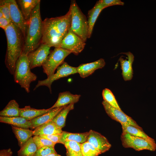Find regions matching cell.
Segmentation results:
<instances>
[{
	"instance_id": "obj_1",
	"label": "cell",
	"mask_w": 156,
	"mask_h": 156,
	"mask_svg": "<svg viewBox=\"0 0 156 156\" xmlns=\"http://www.w3.org/2000/svg\"><path fill=\"white\" fill-rule=\"evenodd\" d=\"M71 10L70 7L64 15L46 18L42 22V37L41 43L50 47H60L61 42L71 28Z\"/></svg>"
},
{
	"instance_id": "obj_2",
	"label": "cell",
	"mask_w": 156,
	"mask_h": 156,
	"mask_svg": "<svg viewBox=\"0 0 156 156\" xmlns=\"http://www.w3.org/2000/svg\"><path fill=\"white\" fill-rule=\"evenodd\" d=\"M7 40L5 64L13 75L16 63L22 53L25 38L21 30L12 22L4 30Z\"/></svg>"
},
{
	"instance_id": "obj_3",
	"label": "cell",
	"mask_w": 156,
	"mask_h": 156,
	"mask_svg": "<svg viewBox=\"0 0 156 156\" xmlns=\"http://www.w3.org/2000/svg\"><path fill=\"white\" fill-rule=\"evenodd\" d=\"M40 1L33 10L27 23L25 38L22 53L27 55L38 48L41 44L42 22Z\"/></svg>"
},
{
	"instance_id": "obj_4",
	"label": "cell",
	"mask_w": 156,
	"mask_h": 156,
	"mask_svg": "<svg viewBox=\"0 0 156 156\" xmlns=\"http://www.w3.org/2000/svg\"><path fill=\"white\" fill-rule=\"evenodd\" d=\"M31 69L27 55L22 53L16 63L13 75L15 82L28 93L30 91V83L37 79Z\"/></svg>"
},
{
	"instance_id": "obj_5",
	"label": "cell",
	"mask_w": 156,
	"mask_h": 156,
	"mask_svg": "<svg viewBox=\"0 0 156 156\" xmlns=\"http://www.w3.org/2000/svg\"><path fill=\"white\" fill-rule=\"evenodd\" d=\"M70 7L71 10V29L85 42L88 38L89 27L87 18L75 1H72Z\"/></svg>"
},
{
	"instance_id": "obj_6",
	"label": "cell",
	"mask_w": 156,
	"mask_h": 156,
	"mask_svg": "<svg viewBox=\"0 0 156 156\" xmlns=\"http://www.w3.org/2000/svg\"><path fill=\"white\" fill-rule=\"evenodd\" d=\"M71 51L61 47L55 48L49 54L47 60L42 66L43 72L47 78L54 73L56 68L64 61Z\"/></svg>"
},
{
	"instance_id": "obj_7",
	"label": "cell",
	"mask_w": 156,
	"mask_h": 156,
	"mask_svg": "<svg viewBox=\"0 0 156 156\" xmlns=\"http://www.w3.org/2000/svg\"><path fill=\"white\" fill-rule=\"evenodd\" d=\"M121 139L122 145L125 148H132L138 151L144 150L154 151L156 149V143L129 133H122Z\"/></svg>"
},
{
	"instance_id": "obj_8",
	"label": "cell",
	"mask_w": 156,
	"mask_h": 156,
	"mask_svg": "<svg viewBox=\"0 0 156 156\" xmlns=\"http://www.w3.org/2000/svg\"><path fill=\"white\" fill-rule=\"evenodd\" d=\"M77 73V67L72 66L66 62H64L57 68V72L45 79L39 80L34 89L36 90L40 86H45L48 87L51 93V85L53 82L61 78Z\"/></svg>"
},
{
	"instance_id": "obj_9",
	"label": "cell",
	"mask_w": 156,
	"mask_h": 156,
	"mask_svg": "<svg viewBox=\"0 0 156 156\" xmlns=\"http://www.w3.org/2000/svg\"><path fill=\"white\" fill-rule=\"evenodd\" d=\"M86 43L79 36L73 32L70 29L61 41L60 47L67 50L78 55L84 49Z\"/></svg>"
},
{
	"instance_id": "obj_10",
	"label": "cell",
	"mask_w": 156,
	"mask_h": 156,
	"mask_svg": "<svg viewBox=\"0 0 156 156\" xmlns=\"http://www.w3.org/2000/svg\"><path fill=\"white\" fill-rule=\"evenodd\" d=\"M51 47L46 44L41 43L36 50L28 54L31 69L42 66L50 53Z\"/></svg>"
},
{
	"instance_id": "obj_11",
	"label": "cell",
	"mask_w": 156,
	"mask_h": 156,
	"mask_svg": "<svg viewBox=\"0 0 156 156\" xmlns=\"http://www.w3.org/2000/svg\"><path fill=\"white\" fill-rule=\"evenodd\" d=\"M102 104L106 113L112 119L121 123L133 126L143 130L142 129L133 119L122 111L114 108L103 100Z\"/></svg>"
},
{
	"instance_id": "obj_12",
	"label": "cell",
	"mask_w": 156,
	"mask_h": 156,
	"mask_svg": "<svg viewBox=\"0 0 156 156\" xmlns=\"http://www.w3.org/2000/svg\"><path fill=\"white\" fill-rule=\"evenodd\" d=\"M10 16L12 21L22 32L25 40L27 27V22L15 0H9Z\"/></svg>"
},
{
	"instance_id": "obj_13",
	"label": "cell",
	"mask_w": 156,
	"mask_h": 156,
	"mask_svg": "<svg viewBox=\"0 0 156 156\" xmlns=\"http://www.w3.org/2000/svg\"><path fill=\"white\" fill-rule=\"evenodd\" d=\"M86 141L90 143L102 153L108 151L111 146L107 139L100 133L90 130Z\"/></svg>"
},
{
	"instance_id": "obj_14",
	"label": "cell",
	"mask_w": 156,
	"mask_h": 156,
	"mask_svg": "<svg viewBox=\"0 0 156 156\" xmlns=\"http://www.w3.org/2000/svg\"><path fill=\"white\" fill-rule=\"evenodd\" d=\"M105 64L104 59H100L93 62L82 64L77 67V73L82 78L92 75L95 70L103 68Z\"/></svg>"
},
{
	"instance_id": "obj_15",
	"label": "cell",
	"mask_w": 156,
	"mask_h": 156,
	"mask_svg": "<svg viewBox=\"0 0 156 156\" xmlns=\"http://www.w3.org/2000/svg\"><path fill=\"white\" fill-rule=\"evenodd\" d=\"M123 53L127 56L128 59H124L121 56L119 59L122 70V75L125 81H129L132 79L133 76L132 65L134 57L130 52Z\"/></svg>"
},
{
	"instance_id": "obj_16",
	"label": "cell",
	"mask_w": 156,
	"mask_h": 156,
	"mask_svg": "<svg viewBox=\"0 0 156 156\" xmlns=\"http://www.w3.org/2000/svg\"><path fill=\"white\" fill-rule=\"evenodd\" d=\"M52 120H50L35 129L33 131L34 135L59 134L63 131Z\"/></svg>"
},
{
	"instance_id": "obj_17",
	"label": "cell",
	"mask_w": 156,
	"mask_h": 156,
	"mask_svg": "<svg viewBox=\"0 0 156 156\" xmlns=\"http://www.w3.org/2000/svg\"><path fill=\"white\" fill-rule=\"evenodd\" d=\"M79 94H73L69 91H65L59 93L58 99L54 105L50 109L64 106L70 104L77 102L80 97Z\"/></svg>"
},
{
	"instance_id": "obj_18",
	"label": "cell",
	"mask_w": 156,
	"mask_h": 156,
	"mask_svg": "<svg viewBox=\"0 0 156 156\" xmlns=\"http://www.w3.org/2000/svg\"><path fill=\"white\" fill-rule=\"evenodd\" d=\"M65 106L55 108L48 113L31 120H30L31 124L30 129H34L52 120Z\"/></svg>"
},
{
	"instance_id": "obj_19",
	"label": "cell",
	"mask_w": 156,
	"mask_h": 156,
	"mask_svg": "<svg viewBox=\"0 0 156 156\" xmlns=\"http://www.w3.org/2000/svg\"><path fill=\"white\" fill-rule=\"evenodd\" d=\"M12 132L18 141V144L21 148L34 135L33 131L28 129L19 127L11 125Z\"/></svg>"
},
{
	"instance_id": "obj_20",
	"label": "cell",
	"mask_w": 156,
	"mask_h": 156,
	"mask_svg": "<svg viewBox=\"0 0 156 156\" xmlns=\"http://www.w3.org/2000/svg\"><path fill=\"white\" fill-rule=\"evenodd\" d=\"M47 109H37L31 107L30 106H26L23 108H20V116L27 120H31L48 113L52 110Z\"/></svg>"
},
{
	"instance_id": "obj_21",
	"label": "cell",
	"mask_w": 156,
	"mask_h": 156,
	"mask_svg": "<svg viewBox=\"0 0 156 156\" xmlns=\"http://www.w3.org/2000/svg\"><path fill=\"white\" fill-rule=\"evenodd\" d=\"M103 9L100 1H99L94 7L89 11L88 20L89 27L88 38L91 36L96 21L100 12Z\"/></svg>"
},
{
	"instance_id": "obj_22",
	"label": "cell",
	"mask_w": 156,
	"mask_h": 156,
	"mask_svg": "<svg viewBox=\"0 0 156 156\" xmlns=\"http://www.w3.org/2000/svg\"><path fill=\"white\" fill-rule=\"evenodd\" d=\"M0 122L26 129L30 128L31 124L30 120H27L20 116L13 117L0 116Z\"/></svg>"
},
{
	"instance_id": "obj_23",
	"label": "cell",
	"mask_w": 156,
	"mask_h": 156,
	"mask_svg": "<svg viewBox=\"0 0 156 156\" xmlns=\"http://www.w3.org/2000/svg\"><path fill=\"white\" fill-rule=\"evenodd\" d=\"M21 12L27 23L29 21L33 10L40 1V0H18Z\"/></svg>"
},
{
	"instance_id": "obj_24",
	"label": "cell",
	"mask_w": 156,
	"mask_h": 156,
	"mask_svg": "<svg viewBox=\"0 0 156 156\" xmlns=\"http://www.w3.org/2000/svg\"><path fill=\"white\" fill-rule=\"evenodd\" d=\"M88 132L83 133H71L63 131L60 139L61 144H64L67 141H73L80 144L86 141Z\"/></svg>"
},
{
	"instance_id": "obj_25",
	"label": "cell",
	"mask_w": 156,
	"mask_h": 156,
	"mask_svg": "<svg viewBox=\"0 0 156 156\" xmlns=\"http://www.w3.org/2000/svg\"><path fill=\"white\" fill-rule=\"evenodd\" d=\"M123 133H129L132 135L142 138L149 142L155 143L154 139L150 137L143 131L133 126L121 123Z\"/></svg>"
},
{
	"instance_id": "obj_26",
	"label": "cell",
	"mask_w": 156,
	"mask_h": 156,
	"mask_svg": "<svg viewBox=\"0 0 156 156\" xmlns=\"http://www.w3.org/2000/svg\"><path fill=\"white\" fill-rule=\"evenodd\" d=\"M18 103L15 100L10 101L5 107L0 112V116L13 117L20 116Z\"/></svg>"
},
{
	"instance_id": "obj_27",
	"label": "cell",
	"mask_w": 156,
	"mask_h": 156,
	"mask_svg": "<svg viewBox=\"0 0 156 156\" xmlns=\"http://www.w3.org/2000/svg\"><path fill=\"white\" fill-rule=\"evenodd\" d=\"M38 148L31 138L17 152L18 156H35Z\"/></svg>"
},
{
	"instance_id": "obj_28",
	"label": "cell",
	"mask_w": 156,
	"mask_h": 156,
	"mask_svg": "<svg viewBox=\"0 0 156 156\" xmlns=\"http://www.w3.org/2000/svg\"><path fill=\"white\" fill-rule=\"evenodd\" d=\"M74 104H70L65 106L62 110L52 120L61 128L65 125L66 117L70 110L74 108Z\"/></svg>"
},
{
	"instance_id": "obj_29",
	"label": "cell",
	"mask_w": 156,
	"mask_h": 156,
	"mask_svg": "<svg viewBox=\"0 0 156 156\" xmlns=\"http://www.w3.org/2000/svg\"><path fill=\"white\" fill-rule=\"evenodd\" d=\"M66 150V154L69 156H82L81 144L73 141L66 142L64 144Z\"/></svg>"
},
{
	"instance_id": "obj_30",
	"label": "cell",
	"mask_w": 156,
	"mask_h": 156,
	"mask_svg": "<svg viewBox=\"0 0 156 156\" xmlns=\"http://www.w3.org/2000/svg\"><path fill=\"white\" fill-rule=\"evenodd\" d=\"M81 150L83 156H98L101 153L92 144L87 141L81 144Z\"/></svg>"
},
{
	"instance_id": "obj_31",
	"label": "cell",
	"mask_w": 156,
	"mask_h": 156,
	"mask_svg": "<svg viewBox=\"0 0 156 156\" xmlns=\"http://www.w3.org/2000/svg\"><path fill=\"white\" fill-rule=\"evenodd\" d=\"M102 95L104 101L113 107L121 110L114 94L108 88L103 89Z\"/></svg>"
},
{
	"instance_id": "obj_32",
	"label": "cell",
	"mask_w": 156,
	"mask_h": 156,
	"mask_svg": "<svg viewBox=\"0 0 156 156\" xmlns=\"http://www.w3.org/2000/svg\"><path fill=\"white\" fill-rule=\"evenodd\" d=\"M33 140L38 148L45 146H49L54 148L55 144L51 141L39 136L34 135L33 137Z\"/></svg>"
},
{
	"instance_id": "obj_33",
	"label": "cell",
	"mask_w": 156,
	"mask_h": 156,
	"mask_svg": "<svg viewBox=\"0 0 156 156\" xmlns=\"http://www.w3.org/2000/svg\"><path fill=\"white\" fill-rule=\"evenodd\" d=\"M0 10L3 13L4 17L12 22L10 16V10L9 0H1L0 1Z\"/></svg>"
},
{
	"instance_id": "obj_34",
	"label": "cell",
	"mask_w": 156,
	"mask_h": 156,
	"mask_svg": "<svg viewBox=\"0 0 156 156\" xmlns=\"http://www.w3.org/2000/svg\"><path fill=\"white\" fill-rule=\"evenodd\" d=\"M57 153L54 148L49 146H45L38 148L35 156H46L52 153Z\"/></svg>"
},
{
	"instance_id": "obj_35",
	"label": "cell",
	"mask_w": 156,
	"mask_h": 156,
	"mask_svg": "<svg viewBox=\"0 0 156 156\" xmlns=\"http://www.w3.org/2000/svg\"><path fill=\"white\" fill-rule=\"evenodd\" d=\"M103 8L114 5H123L124 2L120 0H99Z\"/></svg>"
},
{
	"instance_id": "obj_36",
	"label": "cell",
	"mask_w": 156,
	"mask_h": 156,
	"mask_svg": "<svg viewBox=\"0 0 156 156\" xmlns=\"http://www.w3.org/2000/svg\"><path fill=\"white\" fill-rule=\"evenodd\" d=\"M39 136L49 140L55 144L58 143H61L60 139L62 136V133L49 135H41Z\"/></svg>"
},
{
	"instance_id": "obj_37",
	"label": "cell",
	"mask_w": 156,
	"mask_h": 156,
	"mask_svg": "<svg viewBox=\"0 0 156 156\" xmlns=\"http://www.w3.org/2000/svg\"><path fill=\"white\" fill-rule=\"evenodd\" d=\"M11 22L3 17L0 18V27L4 30L10 24Z\"/></svg>"
},
{
	"instance_id": "obj_38",
	"label": "cell",
	"mask_w": 156,
	"mask_h": 156,
	"mask_svg": "<svg viewBox=\"0 0 156 156\" xmlns=\"http://www.w3.org/2000/svg\"><path fill=\"white\" fill-rule=\"evenodd\" d=\"M12 152L10 148L1 150L0 151V156H12Z\"/></svg>"
},
{
	"instance_id": "obj_39",
	"label": "cell",
	"mask_w": 156,
	"mask_h": 156,
	"mask_svg": "<svg viewBox=\"0 0 156 156\" xmlns=\"http://www.w3.org/2000/svg\"><path fill=\"white\" fill-rule=\"evenodd\" d=\"M46 156H61V155L57 154V153H55L50 154Z\"/></svg>"
},
{
	"instance_id": "obj_40",
	"label": "cell",
	"mask_w": 156,
	"mask_h": 156,
	"mask_svg": "<svg viewBox=\"0 0 156 156\" xmlns=\"http://www.w3.org/2000/svg\"><path fill=\"white\" fill-rule=\"evenodd\" d=\"M3 17H4L3 14L2 12L0 10V18H1Z\"/></svg>"
},
{
	"instance_id": "obj_41",
	"label": "cell",
	"mask_w": 156,
	"mask_h": 156,
	"mask_svg": "<svg viewBox=\"0 0 156 156\" xmlns=\"http://www.w3.org/2000/svg\"><path fill=\"white\" fill-rule=\"evenodd\" d=\"M66 156H69L68 155H66Z\"/></svg>"
},
{
	"instance_id": "obj_42",
	"label": "cell",
	"mask_w": 156,
	"mask_h": 156,
	"mask_svg": "<svg viewBox=\"0 0 156 156\" xmlns=\"http://www.w3.org/2000/svg\"></svg>"
}]
</instances>
